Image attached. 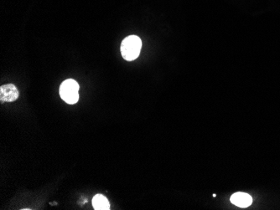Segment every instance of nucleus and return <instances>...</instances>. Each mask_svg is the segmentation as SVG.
I'll return each instance as SVG.
<instances>
[{
  "label": "nucleus",
  "instance_id": "f257e3e1",
  "mask_svg": "<svg viewBox=\"0 0 280 210\" xmlns=\"http://www.w3.org/2000/svg\"><path fill=\"white\" fill-rule=\"evenodd\" d=\"M142 48V41L137 35H129L123 40L121 44V54L123 58L128 62H133L140 56Z\"/></svg>",
  "mask_w": 280,
  "mask_h": 210
},
{
  "label": "nucleus",
  "instance_id": "f03ea898",
  "mask_svg": "<svg viewBox=\"0 0 280 210\" xmlns=\"http://www.w3.org/2000/svg\"><path fill=\"white\" fill-rule=\"evenodd\" d=\"M78 83L72 79L66 80L60 87V96L62 99L70 105L76 104L79 100Z\"/></svg>",
  "mask_w": 280,
  "mask_h": 210
},
{
  "label": "nucleus",
  "instance_id": "7ed1b4c3",
  "mask_svg": "<svg viewBox=\"0 0 280 210\" xmlns=\"http://www.w3.org/2000/svg\"><path fill=\"white\" fill-rule=\"evenodd\" d=\"M20 97V92L13 84H7L0 87V100L1 103H13Z\"/></svg>",
  "mask_w": 280,
  "mask_h": 210
},
{
  "label": "nucleus",
  "instance_id": "20e7f679",
  "mask_svg": "<svg viewBox=\"0 0 280 210\" xmlns=\"http://www.w3.org/2000/svg\"><path fill=\"white\" fill-rule=\"evenodd\" d=\"M231 202L237 207L247 208L253 203V199L248 193H236L231 197Z\"/></svg>",
  "mask_w": 280,
  "mask_h": 210
},
{
  "label": "nucleus",
  "instance_id": "39448f33",
  "mask_svg": "<svg viewBox=\"0 0 280 210\" xmlns=\"http://www.w3.org/2000/svg\"><path fill=\"white\" fill-rule=\"evenodd\" d=\"M93 206L96 210H108L110 208L109 202L105 196L96 194L93 199Z\"/></svg>",
  "mask_w": 280,
  "mask_h": 210
}]
</instances>
